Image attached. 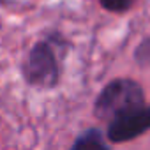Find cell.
Returning <instances> with one entry per match:
<instances>
[{"label":"cell","instance_id":"obj_5","mask_svg":"<svg viewBox=\"0 0 150 150\" xmlns=\"http://www.w3.org/2000/svg\"><path fill=\"white\" fill-rule=\"evenodd\" d=\"M134 62L139 67H150V37H145L139 41V44L134 50Z\"/></svg>","mask_w":150,"mask_h":150},{"label":"cell","instance_id":"obj_6","mask_svg":"<svg viewBox=\"0 0 150 150\" xmlns=\"http://www.w3.org/2000/svg\"><path fill=\"white\" fill-rule=\"evenodd\" d=\"M136 0H99V4L103 6V9H106L108 13H127Z\"/></svg>","mask_w":150,"mask_h":150},{"label":"cell","instance_id":"obj_3","mask_svg":"<svg viewBox=\"0 0 150 150\" xmlns=\"http://www.w3.org/2000/svg\"><path fill=\"white\" fill-rule=\"evenodd\" d=\"M150 131V104L136 108L115 120L106 127V139L111 143H127Z\"/></svg>","mask_w":150,"mask_h":150},{"label":"cell","instance_id":"obj_4","mask_svg":"<svg viewBox=\"0 0 150 150\" xmlns=\"http://www.w3.org/2000/svg\"><path fill=\"white\" fill-rule=\"evenodd\" d=\"M69 150H111V146L99 127H88L76 136Z\"/></svg>","mask_w":150,"mask_h":150},{"label":"cell","instance_id":"obj_1","mask_svg":"<svg viewBox=\"0 0 150 150\" xmlns=\"http://www.w3.org/2000/svg\"><path fill=\"white\" fill-rule=\"evenodd\" d=\"M71 42L58 32L46 34L44 39L37 41L21 62V76L30 87L55 88L62 78V64L67 55Z\"/></svg>","mask_w":150,"mask_h":150},{"label":"cell","instance_id":"obj_2","mask_svg":"<svg viewBox=\"0 0 150 150\" xmlns=\"http://www.w3.org/2000/svg\"><path fill=\"white\" fill-rule=\"evenodd\" d=\"M146 104L143 87L131 78L111 80L94 101V117L99 122L110 124L111 120Z\"/></svg>","mask_w":150,"mask_h":150}]
</instances>
